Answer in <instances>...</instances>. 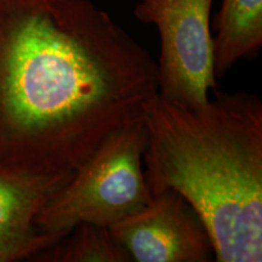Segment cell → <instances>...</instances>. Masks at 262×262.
I'll use <instances>...</instances> for the list:
<instances>
[{
    "instance_id": "cell-1",
    "label": "cell",
    "mask_w": 262,
    "mask_h": 262,
    "mask_svg": "<svg viewBox=\"0 0 262 262\" xmlns=\"http://www.w3.org/2000/svg\"><path fill=\"white\" fill-rule=\"evenodd\" d=\"M158 68L91 0H0V171L70 175L137 120Z\"/></svg>"
},
{
    "instance_id": "cell-2",
    "label": "cell",
    "mask_w": 262,
    "mask_h": 262,
    "mask_svg": "<svg viewBox=\"0 0 262 262\" xmlns=\"http://www.w3.org/2000/svg\"><path fill=\"white\" fill-rule=\"evenodd\" d=\"M150 193L178 191L201 215L219 262L262 261V101L214 91L202 106L156 94L145 106Z\"/></svg>"
},
{
    "instance_id": "cell-3",
    "label": "cell",
    "mask_w": 262,
    "mask_h": 262,
    "mask_svg": "<svg viewBox=\"0 0 262 262\" xmlns=\"http://www.w3.org/2000/svg\"><path fill=\"white\" fill-rule=\"evenodd\" d=\"M146 142L143 118L108 140L45 203L37 227L63 237L83 222L110 227L146 208L152 199L142 168Z\"/></svg>"
},
{
    "instance_id": "cell-4",
    "label": "cell",
    "mask_w": 262,
    "mask_h": 262,
    "mask_svg": "<svg viewBox=\"0 0 262 262\" xmlns=\"http://www.w3.org/2000/svg\"><path fill=\"white\" fill-rule=\"evenodd\" d=\"M212 2L140 0L134 9L140 22L156 26L158 31V95L175 106H202L216 88Z\"/></svg>"
},
{
    "instance_id": "cell-5",
    "label": "cell",
    "mask_w": 262,
    "mask_h": 262,
    "mask_svg": "<svg viewBox=\"0 0 262 262\" xmlns=\"http://www.w3.org/2000/svg\"><path fill=\"white\" fill-rule=\"evenodd\" d=\"M108 228L131 261L208 262L215 257L201 215L172 188L153 193L146 208Z\"/></svg>"
},
{
    "instance_id": "cell-6",
    "label": "cell",
    "mask_w": 262,
    "mask_h": 262,
    "mask_svg": "<svg viewBox=\"0 0 262 262\" xmlns=\"http://www.w3.org/2000/svg\"><path fill=\"white\" fill-rule=\"evenodd\" d=\"M72 175L29 178L0 171V262L34 258L60 241L41 232L35 216Z\"/></svg>"
},
{
    "instance_id": "cell-7",
    "label": "cell",
    "mask_w": 262,
    "mask_h": 262,
    "mask_svg": "<svg viewBox=\"0 0 262 262\" xmlns=\"http://www.w3.org/2000/svg\"><path fill=\"white\" fill-rule=\"evenodd\" d=\"M262 45V0H222L214 37L216 78L241 58H251Z\"/></svg>"
},
{
    "instance_id": "cell-8",
    "label": "cell",
    "mask_w": 262,
    "mask_h": 262,
    "mask_svg": "<svg viewBox=\"0 0 262 262\" xmlns=\"http://www.w3.org/2000/svg\"><path fill=\"white\" fill-rule=\"evenodd\" d=\"M49 262H130L106 226L83 222L34 257Z\"/></svg>"
}]
</instances>
